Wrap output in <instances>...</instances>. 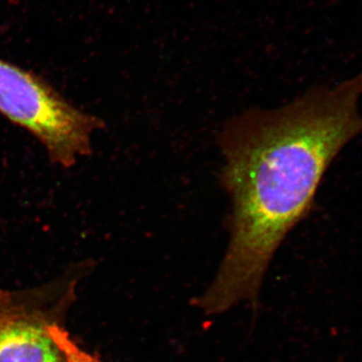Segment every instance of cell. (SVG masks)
Wrapping results in <instances>:
<instances>
[{"label": "cell", "instance_id": "2", "mask_svg": "<svg viewBox=\"0 0 362 362\" xmlns=\"http://www.w3.org/2000/svg\"><path fill=\"white\" fill-rule=\"evenodd\" d=\"M0 114L44 146L52 163L76 165L92 153V137L104 121L71 104L33 71L0 58Z\"/></svg>", "mask_w": 362, "mask_h": 362}, {"label": "cell", "instance_id": "1", "mask_svg": "<svg viewBox=\"0 0 362 362\" xmlns=\"http://www.w3.org/2000/svg\"><path fill=\"white\" fill-rule=\"evenodd\" d=\"M362 74L275 109H252L221 130V185L230 197L226 255L199 306L225 311L256 297L283 240L313 206L326 170L362 134Z\"/></svg>", "mask_w": 362, "mask_h": 362}, {"label": "cell", "instance_id": "4", "mask_svg": "<svg viewBox=\"0 0 362 362\" xmlns=\"http://www.w3.org/2000/svg\"><path fill=\"white\" fill-rule=\"evenodd\" d=\"M49 333L59 349L65 354L68 362H101L97 357L86 351L77 343L71 340L70 334L58 323L49 325Z\"/></svg>", "mask_w": 362, "mask_h": 362}, {"label": "cell", "instance_id": "3", "mask_svg": "<svg viewBox=\"0 0 362 362\" xmlns=\"http://www.w3.org/2000/svg\"><path fill=\"white\" fill-rule=\"evenodd\" d=\"M0 295V362H68L49 333L42 309Z\"/></svg>", "mask_w": 362, "mask_h": 362}]
</instances>
